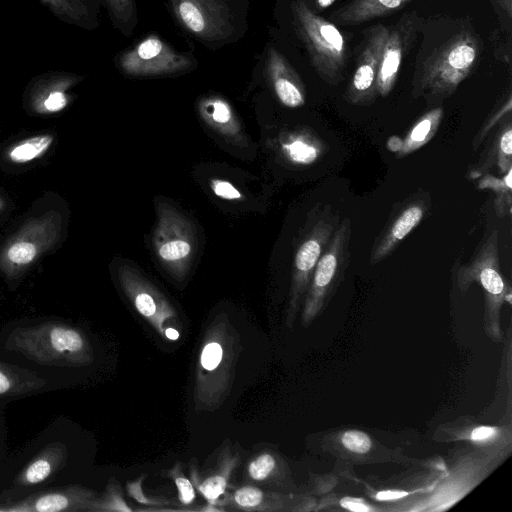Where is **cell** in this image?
I'll use <instances>...</instances> for the list:
<instances>
[{
    "label": "cell",
    "instance_id": "obj_34",
    "mask_svg": "<svg viewBox=\"0 0 512 512\" xmlns=\"http://www.w3.org/2000/svg\"><path fill=\"white\" fill-rule=\"evenodd\" d=\"M89 510L121 512L133 511V509L128 506V504L123 499L120 487L116 484L109 486L103 499L98 501L94 500Z\"/></svg>",
    "mask_w": 512,
    "mask_h": 512
},
{
    "label": "cell",
    "instance_id": "obj_25",
    "mask_svg": "<svg viewBox=\"0 0 512 512\" xmlns=\"http://www.w3.org/2000/svg\"><path fill=\"white\" fill-rule=\"evenodd\" d=\"M496 167L500 174L512 168V121L511 116L500 123L491 146L481 161L469 172L471 178H478Z\"/></svg>",
    "mask_w": 512,
    "mask_h": 512
},
{
    "label": "cell",
    "instance_id": "obj_27",
    "mask_svg": "<svg viewBox=\"0 0 512 512\" xmlns=\"http://www.w3.org/2000/svg\"><path fill=\"white\" fill-rule=\"evenodd\" d=\"M95 500L94 493L89 490H77L75 492H49L43 494L30 503L21 506L8 508L10 511H40L55 512L74 509L75 505H84L90 509L92 502Z\"/></svg>",
    "mask_w": 512,
    "mask_h": 512
},
{
    "label": "cell",
    "instance_id": "obj_24",
    "mask_svg": "<svg viewBox=\"0 0 512 512\" xmlns=\"http://www.w3.org/2000/svg\"><path fill=\"white\" fill-rule=\"evenodd\" d=\"M222 502L236 510L273 512L287 510L289 498L247 484L229 493Z\"/></svg>",
    "mask_w": 512,
    "mask_h": 512
},
{
    "label": "cell",
    "instance_id": "obj_17",
    "mask_svg": "<svg viewBox=\"0 0 512 512\" xmlns=\"http://www.w3.org/2000/svg\"><path fill=\"white\" fill-rule=\"evenodd\" d=\"M57 133L42 130L6 141L0 146V170L16 174L32 169L55 149Z\"/></svg>",
    "mask_w": 512,
    "mask_h": 512
},
{
    "label": "cell",
    "instance_id": "obj_33",
    "mask_svg": "<svg viewBox=\"0 0 512 512\" xmlns=\"http://www.w3.org/2000/svg\"><path fill=\"white\" fill-rule=\"evenodd\" d=\"M166 474L175 483L179 502L183 506L192 505L196 499L195 487L191 480L184 475L181 464L177 463Z\"/></svg>",
    "mask_w": 512,
    "mask_h": 512
},
{
    "label": "cell",
    "instance_id": "obj_38",
    "mask_svg": "<svg viewBox=\"0 0 512 512\" xmlns=\"http://www.w3.org/2000/svg\"><path fill=\"white\" fill-rule=\"evenodd\" d=\"M500 429L492 426H478L470 432L469 439L475 443H488L496 439Z\"/></svg>",
    "mask_w": 512,
    "mask_h": 512
},
{
    "label": "cell",
    "instance_id": "obj_1",
    "mask_svg": "<svg viewBox=\"0 0 512 512\" xmlns=\"http://www.w3.org/2000/svg\"><path fill=\"white\" fill-rule=\"evenodd\" d=\"M427 30L415 62L412 96L437 104L450 97L474 71L483 51V43L472 24L464 19L437 21Z\"/></svg>",
    "mask_w": 512,
    "mask_h": 512
},
{
    "label": "cell",
    "instance_id": "obj_2",
    "mask_svg": "<svg viewBox=\"0 0 512 512\" xmlns=\"http://www.w3.org/2000/svg\"><path fill=\"white\" fill-rule=\"evenodd\" d=\"M70 219L69 204L59 193L49 190L37 197L0 237V276L9 284L19 283L64 244Z\"/></svg>",
    "mask_w": 512,
    "mask_h": 512
},
{
    "label": "cell",
    "instance_id": "obj_18",
    "mask_svg": "<svg viewBox=\"0 0 512 512\" xmlns=\"http://www.w3.org/2000/svg\"><path fill=\"white\" fill-rule=\"evenodd\" d=\"M264 69L268 83L282 105L295 109L306 103V89L302 79L276 48L268 49Z\"/></svg>",
    "mask_w": 512,
    "mask_h": 512
},
{
    "label": "cell",
    "instance_id": "obj_19",
    "mask_svg": "<svg viewBox=\"0 0 512 512\" xmlns=\"http://www.w3.org/2000/svg\"><path fill=\"white\" fill-rule=\"evenodd\" d=\"M197 111L203 122L226 141L239 147L249 146L241 122L225 98L216 94L204 96L197 103Z\"/></svg>",
    "mask_w": 512,
    "mask_h": 512
},
{
    "label": "cell",
    "instance_id": "obj_29",
    "mask_svg": "<svg viewBox=\"0 0 512 512\" xmlns=\"http://www.w3.org/2000/svg\"><path fill=\"white\" fill-rule=\"evenodd\" d=\"M115 29L130 36L138 23L136 0H99Z\"/></svg>",
    "mask_w": 512,
    "mask_h": 512
},
{
    "label": "cell",
    "instance_id": "obj_21",
    "mask_svg": "<svg viewBox=\"0 0 512 512\" xmlns=\"http://www.w3.org/2000/svg\"><path fill=\"white\" fill-rule=\"evenodd\" d=\"M239 463V454H233L229 447H225L217 459V465L209 475L201 477L197 466L191 464L190 480L207 503L223 506V502L219 499L225 494L230 477Z\"/></svg>",
    "mask_w": 512,
    "mask_h": 512
},
{
    "label": "cell",
    "instance_id": "obj_16",
    "mask_svg": "<svg viewBox=\"0 0 512 512\" xmlns=\"http://www.w3.org/2000/svg\"><path fill=\"white\" fill-rule=\"evenodd\" d=\"M421 21L415 12L403 15L388 26L377 75L378 96L387 97L393 90L404 56L417 38Z\"/></svg>",
    "mask_w": 512,
    "mask_h": 512
},
{
    "label": "cell",
    "instance_id": "obj_28",
    "mask_svg": "<svg viewBox=\"0 0 512 512\" xmlns=\"http://www.w3.org/2000/svg\"><path fill=\"white\" fill-rule=\"evenodd\" d=\"M512 168L502 177L486 173L478 180V188L488 189L494 193V209L498 217L511 214L512 210Z\"/></svg>",
    "mask_w": 512,
    "mask_h": 512
},
{
    "label": "cell",
    "instance_id": "obj_45",
    "mask_svg": "<svg viewBox=\"0 0 512 512\" xmlns=\"http://www.w3.org/2000/svg\"><path fill=\"white\" fill-rule=\"evenodd\" d=\"M165 338L166 339H169V340H176L179 338V332L173 328V327H170L168 326L166 329H165Z\"/></svg>",
    "mask_w": 512,
    "mask_h": 512
},
{
    "label": "cell",
    "instance_id": "obj_10",
    "mask_svg": "<svg viewBox=\"0 0 512 512\" xmlns=\"http://www.w3.org/2000/svg\"><path fill=\"white\" fill-rule=\"evenodd\" d=\"M116 68L130 78L176 76L192 71L197 60L180 52L156 34H150L115 56Z\"/></svg>",
    "mask_w": 512,
    "mask_h": 512
},
{
    "label": "cell",
    "instance_id": "obj_39",
    "mask_svg": "<svg viewBox=\"0 0 512 512\" xmlns=\"http://www.w3.org/2000/svg\"><path fill=\"white\" fill-rule=\"evenodd\" d=\"M340 506L346 510L353 512H369L373 511L374 508L369 506L362 499L345 497L341 499Z\"/></svg>",
    "mask_w": 512,
    "mask_h": 512
},
{
    "label": "cell",
    "instance_id": "obj_44",
    "mask_svg": "<svg viewBox=\"0 0 512 512\" xmlns=\"http://www.w3.org/2000/svg\"><path fill=\"white\" fill-rule=\"evenodd\" d=\"M336 0H313V4L315 9H313L315 12H320L325 10L326 8H329Z\"/></svg>",
    "mask_w": 512,
    "mask_h": 512
},
{
    "label": "cell",
    "instance_id": "obj_42",
    "mask_svg": "<svg viewBox=\"0 0 512 512\" xmlns=\"http://www.w3.org/2000/svg\"><path fill=\"white\" fill-rule=\"evenodd\" d=\"M14 379L4 368H0V395L8 393L14 386Z\"/></svg>",
    "mask_w": 512,
    "mask_h": 512
},
{
    "label": "cell",
    "instance_id": "obj_5",
    "mask_svg": "<svg viewBox=\"0 0 512 512\" xmlns=\"http://www.w3.org/2000/svg\"><path fill=\"white\" fill-rule=\"evenodd\" d=\"M341 221L329 203H317L307 214L295 245L286 325L292 329L301 309L314 268Z\"/></svg>",
    "mask_w": 512,
    "mask_h": 512
},
{
    "label": "cell",
    "instance_id": "obj_11",
    "mask_svg": "<svg viewBox=\"0 0 512 512\" xmlns=\"http://www.w3.org/2000/svg\"><path fill=\"white\" fill-rule=\"evenodd\" d=\"M180 25L206 44L226 42L235 33L227 0H167Z\"/></svg>",
    "mask_w": 512,
    "mask_h": 512
},
{
    "label": "cell",
    "instance_id": "obj_23",
    "mask_svg": "<svg viewBox=\"0 0 512 512\" xmlns=\"http://www.w3.org/2000/svg\"><path fill=\"white\" fill-rule=\"evenodd\" d=\"M413 0H351L331 14L340 25H358L386 16Z\"/></svg>",
    "mask_w": 512,
    "mask_h": 512
},
{
    "label": "cell",
    "instance_id": "obj_4",
    "mask_svg": "<svg viewBox=\"0 0 512 512\" xmlns=\"http://www.w3.org/2000/svg\"><path fill=\"white\" fill-rule=\"evenodd\" d=\"M292 24L318 76L339 84L347 66L346 39L337 26L315 12L306 0L291 1Z\"/></svg>",
    "mask_w": 512,
    "mask_h": 512
},
{
    "label": "cell",
    "instance_id": "obj_41",
    "mask_svg": "<svg viewBox=\"0 0 512 512\" xmlns=\"http://www.w3.org/2000/svg\"><path fill=\"white\" fill-rule=\"evenodd\" d=\"M408 495L409 493L403 490H382L376 493L375 499L379 501H392L404 498Z\"/></svg>",
    "mask_w": 512,
    "mask_h": 512
},
{
    "label": "cell",
    "instance_id": "obj_20",
    "mask_svg": "<svg viewBox=\"0 0 512 512\" xmlns=\"http://www.w3.org/2000/svg\"><path fill=\"white\" fill-rule=\"evenodd\" d=\"M281 158L294 167H307L318 162L327 145L310 127L300 126L281 133L278 139Z\"/></svg>",
    "mask_w": 512,
    "mask_h": 512
},
{
    "label": "cell",
    "instance_id": "obj_3",
    "mask_svg": "<svg viewBox=\"0 0 512 512\" xmlns=\"http://www.w3.org/2000/svg\"><path fill=\"white\" fill-rule=\"evenodd\" d=\"M241 344L225 313L208 325L195 368L194 404L197 411H214L229 394Z\"/></svg>",
    "mask_w": 512,
    "mask_h": 512
},
{
    "label": "cell",
    "instance_id": "obj_35",
    "mask_svg": "<svg viewBox=\"0 0 512 512\" xmlns=\"http://www.w3.org/2000/svg\"><path fill=\"white\" fill-rule=\"evenodd\" d=\"M343 446L350 452L367 453L372 445L370 437L363 431L347 430L341 436Z\"/></svg>",
    "mask_w": 512,
    "mask_h": 512
},
{
    "label": "cell",
    "instance_id": "obj_40",
    "mask_svg": "<svg viewBox=\"0 0 512 512\" xmlns=\"http://www.w3.org/2000/svg\"><path fill=\"white\" fill-rule=\"evenodd\" d=\"M14 203L11 198L0 189V223L5 221L12 213Z\"/></svg>",
    "mask_w": 512,
    "mask_h": 512
},
{
    "label": "cell",
    "instance_id": "obj_8",
    "mask_svg": "<svg viewBox=\"0 0 512 512\" xmlns=\"http://www.w3.org/2000/svg\"><path fill=\"white\" fill-rule=\"evenodd\" d=\"M352 221L341 219L312 273L301 306V325L308 327L327 307L345 278L350 262Z\"/></svg>",
    "mask_w": 512,
    "mask_h": 512
},
{
    "label": "cell",
    "instance_id": "obj_37",
    "mask_svg": "<svg viewBox=\"0 0 512 512\" xmlns=\"http://www.w3.org/2000/svg\"><path fill=\"white\" fill-rule=\"evenodd\" d=\"M214 195L226 201H238L243 199L242 192L230 181L213 178L209 181Z\"/></svg>",
    "mask_w": 512,
    "mask_h": 512
},
{
    "label": "cell",
    "instance_id": "obj_22",
    "mask_svg": "<svg viewBox=\"0 0 512 512\" xmlns=\"http://www.w3.org/2000/svg\"><path fill=\"white\" fill-rule=\"evenodd\" d=\"M60 21L92 31L100 24L99 0H38Z\"/></svg>",
    "mask_w": 512,
    "mask_h": 512
},
{
    "label": "cell",
    "instance_id": "obj_30",
    "mask_svg": "<svg viewBox=\"0 0 512 512\" xmlns=\"http://www.w3.org/2000/svg\"><path fill=\"white\" fill-rule=\"evenodd\" d=\"M280 463L277 455L261 452L247 463L246 478L251 483L265 484L278 476Z\"/></svg>",
    "mask_w": 512,
    "mask_h": 512
},
{
    "label": "cell",
    "instance_id": "obj_14",
    "mask_svg": "<svg viewBox=\"0 0 512 512\" xmlns=\"http://www.w3.org/2000/svg\"><path fill=\"white\" fill-rule=\"evenodd\" d=\"M431 203L428 192L418 191L396 204L385 226L374 239L369 256L370 264H378L390 256L426 217Z\"/></svg>",
    "mask_w": 512,
    "mask_h": 512
},
{
    "label": "cell",
    "instance_id": "obj_15",
    "mask_svg": "<svg viewBox=\"0 0 512 512\" xmlns=\"http://www.w3.org/2000/svg\"><path fill=\"white\" fill-rule=\"evenodd\" d=\"M388 31L389 27L382 23L365 31L363 48L357 57L354 74L343 95L349 104L369 106L376 100L377 75Z\"/></svg>",
    "mask_w": 512,
    "mask_h": 512
},
{
    "label": "cell",
    "instance_id": "obj_43",
    "mask_svg": "<svg viewBox=\"0 0 512 512\" xmlns=\"http://www.w3.org/2000/svg\"><path fill=\"white\" fill-rule=\"evenodd\" d=\"M497 6L510 19L512 16V0H495Z\"/></svg>",
    "mask_w": 512,
    "mask_h": 512
},
{
    "label": "cell",
    "instance_id": "obj_6",
    "mask_svg": "<svg viewBox=\"0 0 512 512\" xmlns=\"http://www.w3.org/2000/svg\"><path fill=\"white\" fill-rule=\"evenodd\" d=\"M499 234L494 228L481 243L470 261L457 272V285L465 293L473 283H478L484 296V328L494 342H501L500 312L505 301L510 303L511 288L500 270Z\"/></svg>",
    "mask_w": 512,
    "mask_h": 512
},
{
    "label": "cell",
    "instance_id": "obj_12",
    "mask_svg": "<svg viewBox=\"0 0 512 512\" xmlns=\"http://www.w3.org/2000/svg\"><path fill=\"white\" fill-rule=\"evenodd\" d=\"M85 76L74 72L53 70L38 74L26 84L22 107L33 117H53L68 109L77 98L73 89Z\"/></svg>",
    "mask_w": 512,
    "mask_h": 512
},
{
    "label": "cell",
    "instance_id": "obj_36",
    "mask_svg": "<svg viewBox=\"0 0 512 512\" xmlns=\"http://www.w3.org/2000/svg\"><path fill=\"white\" fill-rule=\"evenodd\" d=\"M144 477H145V475H141L139 478L135 479L134 481H130L127 483L128 495L131 498H133L137 503L145 505V506H152L153 508L169 505L170 500H168L166 498L150 497V496H146L143 493L142 482H143Z\"/></svg>",
    "mask_w": 512,
    "mask_h": 512
},
{
    "label": "cell",
    "instance_id": "obj_31",
    "mask_svg": "<svg viewBox=\"0 0 512 512\" xmlns=\"http://www.w3.org/2000/svg\"><path fill=\"white\" fill-rule=\"evenodd\" d=\"M512 109V97L509 92L491 111L488 117L485 119L477 134L474 136L472 141V147L474 150H477L478 147L482 144V142L486 139L488 134L496 127L497 124H500L507 117L511 116Z\"/></svg>",
    "mask_w": 512,
    "mask_h": 512
},
{
    "label": "cell",
    "instance_id": "obj_9",
    "mask_svg": "<svg viewBox=\"0 0 512 512\" xmlns=\"http://www.w3.org/2000/svg\"><path fill=\"white\" fill-rule=\"evenodd\" d=\"M152 247L162 268L175 280H184L198 251V237L192 221L176 207L158 202Z\"/></svg>",
    "mask_w": 512,
    "mask_h": 512
},
{
    "label": "cell",
    "instance_id": "obj_7",
    "mask_svg": "<svg viewBox=\"0 0 512 512\" xmlns=\"http://www.w3.org/2000/svg\"><path fill=\"white\" fill-rule=\"evenodd\" d=\"M11 345L29 358L46 364L82 366L93 360L86 336L61 323L19 329L13 334Z\"/></svg>",
    "mask_w": 512,
    "mask_h": 512
},
{
    "label": "cell",
    "instance_id": "obj_13",
    "mask_svg": "<svg viewBox=\"0 0 512 512\" xmlns=\"http://www.w3.org/2000/svg\"><path fill=\"white\" fill-rule=\"evenodd\" d=\"M118 283L135 310L165 338L167 324L174 322L177 311L167 297L140 271L125 262L116 267Z\"/></svg>",
    "mask_w": 512,
    "mask_h": 512
},
{
    "label": "cell",
    "instance_id": "obj_32",
    "mask_svg": "<svg viewBox=\"0 0 512 512\" xmlns=\"http://www.w3.org/2000/svg\"><path fill=\"white\" fill-rule=\"evenodd\" d=\"M50 456H41L33 460L21 475L25 485H35L46 480L52 473L54 464Z\"/></svg>",
    "mask_w": 512,
    "mask_h": 512
},
{
    "label": "cell",
    "instance_id": "obj_26",
    "mask_svg": "<svg viewBox=\"0 0 512 512\" xmlns=\"http://www.w3.org/2000/svg\"><path fill=\"white\" fill-rule=\"evenodd\" d=\"M444 115L442 106H436L421 115L399 141L397 157H406L433 139Z\"/></svg>",
    "mask_w": 512,
    "mask_h": 512
}]
</instances>
